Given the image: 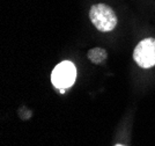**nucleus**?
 <instances>
[{
    "mask_svg": "<svg viewBox=\"0 0 155 146\" xmlns=\"http://www.w3.org/2000/svg\"><path fill=\"white\" fill-rule=\"evenodd\" d=\"M89 18L93 25L100 32H111L117 25V16L112 8L105 4H96L89 11Z\"/></svg>",
    "mask_w": 155,
    "mask_h": 146,
    "instance_id": "obj_1",
    "label": "nucleus"
},
{
    "mask_svg": "<svg viewBox=\"0 0 155 146\" xmlns=\"http://www.w3.org/2000/svg\"><path fill=\"white\" fill-rule=\"evenodd\" d=\"M88 58L91 59L94 64H100L105 60L107 58V52L102 48H94L88 51Z\"/></svg>",
    "mask_w": 155,
    "mask_h": 146,
    "instance_id": "obj_4",
    "label": "nucleus"
},
{
    "mask_svg": "<svg viewBox=\"0 0 155 146\" xmlns=\"http://www.w3.org/2000/svg\"><path fill=\"white\" fill-rule=\"evenodd\" d=\"M77 78V69L71 62H61L52 72L51 80L56 88L66 89L71 87Z\"/></svg>",
    "mask_w": 155,
    "mask_h": 146,
    "instance_id": "obj_2",
    "label": "nucleus"
},
{
    "mask_svg": "<svg viewBox=\"0 0 155 146\" xmlns=\"http://www.w3.org/2000/svg\"><path fill=\"white\" fill-rule=\"evenodd\" d=\"M116 146H123V145H116Z\"/></svg>",
    "mask_w": 155,
    "mask_h": 146,
    "instance_id": "obj_5",
    "label": "nucleus"
},
{
    "mask_svg": "<svg viewBox=\"0 0 155 146\" xmlns=\"http://www.w3.org/2000/svg\"><path fill=\"white\" fill-rule=\"evenodd\" d=\"M133 59L140 67L155 66V38H145L136 46Z\"/></svg>",
    "mask_w": 155,
    "mask_h": 146,
    "instance_id": "obj_3",
    "label": "nucleus"
}]
</instances>
